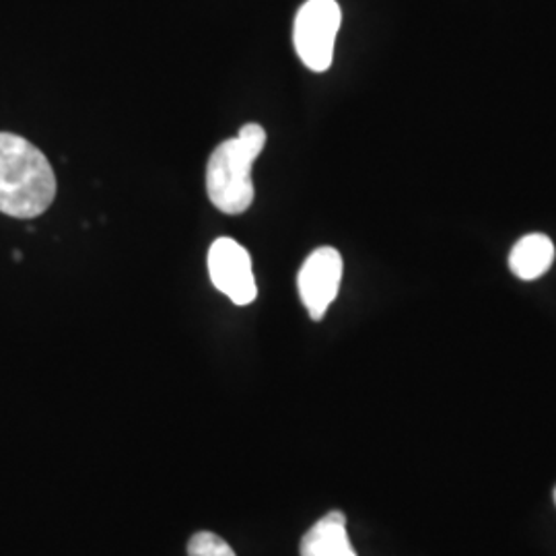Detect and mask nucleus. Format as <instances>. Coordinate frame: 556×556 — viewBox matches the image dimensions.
<instances>
[{
  "instance_id": "f257e3e1",
  "label": "nucleus",
  "mask_w": 556,
  "mask_h": 556,
  "mask_svg": "<svg viewBox=\"0 0 556 556\" xmlns=\"http://www.w3.org/2000/svg\"><path fill=\"white\" fill-rule=\"evenodd\" d=\"M56 199V176L48 157L29 140L0 132V213L36 219Z\"/></svg>"
},
{
  "instance_id": "f03ea898",
  "label": "nucleus",
  "mask_w": 556,
  "mask_h": 556,
  "mask_svg": "<svg viewBox=\"0 0 556 556\" xmlns=\"http://www.w3.org/2000/svg\"><path fill=\"white\" fill-rule=\"evenodd\" d=\"M266 144L264 128L250 122L236 139L223 140L206 165V192L211 202L225 215L245 213L254 197L252 165Z\"/></svg>"
},
{
  "instance_id": "7ed1b4c3",
  "label": "nucleus",
  "mask_w": 556,
  "mask_h": 556,
  "mask_svg": "<svg viewBox=\"0 0 556 556\" xmlns=\"http://www.w3.org/2000/svg\"><path fill=\"white\" fill-rule=\"evenodd\" d=\"M340 23L342 11L337 0H307L299 9L293 41L299 59L309 71L326 73L332 66Z\"/></svg>"
},
{
  "instance_id": "20e7f679",
  "label": "nucleus",
  "mask_w": 556,
  "mask_h": 556,
  "mask_svg": "<svg viewBox=\"0 0 556 556\" xmlns=\"http://www.w3.org/2000/svg\"><path fill=\"white\" fill-rule=\"evenodd\" d=\"M208 275L215 289L236 305H250L258 298V287L252 270V258L236 239L219 238L208 250Z\"/></svg>"
},
{
  "instance_id": "39448f33",
  "label": "nucleus",
  "mask_w": 556,
  "mask_h": 556,
  "mask_svg": "<svg viewBox=\"0 0 556 556\" xmlns=\"http://www.w3.org/2000/svg\"><path fill=\"white\" fill-rule=\"evenodd\" d=\"M342 268V256L334 248H318L303 262L298 277L299 298L309 318L319 321L326 316L337 299Z\"/></svg>"
},
{
  "instance_id": "423d86ee",
  "label": "nucleus",
  "mask_w": 556,
  "mask_h": 556,
  "mask_svg": "<svg viewBox=\"0 0 556 556\" xmlns=\"http://www.w3.org/2000/svg\"><path fill=\"white\" fill-rule=\"evenodd\" d=\"M299 556H357L346 532V516L330 511L301 538Z\"/></svg>"
},
{
  "instance_id": "0eeeda50",
  "label": "nucleus",
  "mask_w": 556,
  "mask_h": 556,
  "mask_svg": "<svg viewBox=\"0 0 556 556\" xmlns=\"http://www.w3.org/2000/svg\"><path fill=\"white\" fill-rule=\"evenodd\" d=\"M553 262H555V245L551 238L532 233L519 239L514 245L509 256V268L521 280H536L542 275H546Z\"/></svg>"
},
{
  "instance_id": "6e6552de",
  "label": "nucleus",
  "mask_w": 556,
  "mask_h": 556,
  "mask_svg": "<svg viewBox=\"0 0 556 556\" xmlns=\"http://www.w3.org/2000/svg\"><path fill=\"white\" fill-rule=\"evenodd\" d=\"M188 556H238L227 540L213 532H199L188 542Z\"/></svg>"
},
{
  "instance_id": "1a4fd4ad",
  "label": "nucleus",
  "mask_w": 556,
  "mask_h": 556,
  "mask_svg": "<svg viewBox=\"0 0 556 556\" xmlns=\"http://www.w3.org/2000/svg\"><path fill=\"white\" fill-rule=\"evenodd\" d=\"M555 503H556V489H555Z\"/></svg>"
}]
</instances>
